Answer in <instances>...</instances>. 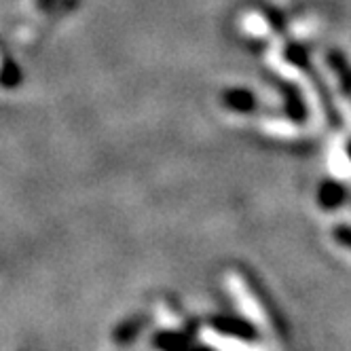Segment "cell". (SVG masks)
<instances>
[{"label":"cell","instance_id":"7","mask_svg":"<svg viewBox=\"0 0 351 351\" xmlns=\"http://www.w3.org/2000/svg\"><path fill=\"white\" fill-rule=\"evenodd\" d=\"M335 239H337L341 245H345V247L351 250V229H349V227H337V229H335Z\"/></svg>","mask_w":351,"mask_h":351},{"label":"cell","instance_id":"5","mask_svg":"<svg viewBox=\"0 0 351 351\" xmlns=\"http://www.w3.org/2000/svg\"><path fill=\"white\" fill-rule=\"evenodd\" d=\"M210 345H214L220 351H261L258 347L250 345L252 341H245V339H233V337H224L212 330V335H208Z\"/></svg>","mask_w":351,"mask_h":351},{"label":"cell","instance_id":"4","mask_svg":"<svg viewBox=\"0 0 351 351\" xmlns=\"http://www.w3.org/2000/svg\"><path fill=\"white\" fill-rule=\"evenodd\" d=\"M142 328H144V317H140V315L130 317V319L121 322V324L117 326V328H114L112 341L119 343V345H128V343H132V341L140 335Z\"/></svg>","mask_w":351,"mask_h":351},{"label":"cell","instance_id":"3","mask_svg":"<svg viewBox=\"0 0 351 351\" xmlns=\"http://www.w3.org/2000/svg\"><path fill=\"white\" fill-rule=\"evenodd\" d=\"M23 83V72L15 64V60L0 47V87L3 89H15Z\"/></svg>","mask_w":351,"mask_h":351},{"label":"cell","instance_id":"6","mask_svg":"<svg viewBox=\"0 0 351 351\" xmlns=\"http://www.w3.org/2000/svg\"><path fill=\"white\" fill-rule=\"evenodd\" d=\"M319 202L322 206L326 208H335L343 202V191L339 186H332V184H326L322 189V195H319Z\"/></svg>","mask_w":351,"mask_h":351},{"label":"cell","instance_id":"8","mask_svg":"<svg viewBox=\"0 0 351 351\" xmlns=\"http://www.w3.org/2000/svg\"><path fill=\"white\" fill-rule=\"evenodd\" d=\"M56 3V0H34V9L36 11H49V7H51Z\"/></svg>","mask_w":351,"mask_h":351},{"label":"cell","instance_id":"1","mask_svg":"<svg viewBox=\"0 0 351 351\" xmlns=\"http://www.w3.org/2000/svg\"><path fill=\"white\" fill-rule=\"evenodd\" d=\"M227 286H229L233 298L237 300L241 313L250 322H252L254 326H258V328H265V330L282 332L280 319L273 315L271 307H267L263 296L258 294V290L252 284L247 282L245 275H241L239 271H229L227 273Z\"/></svg>","mask_w":351,"mask_h":351},{"label":"cell","instance_id":"2","mask_svg":"<svg viewBox=\"0 0 351 351\" xmlns=\"http://www.w3.org/2000/svg\"><path fill=\"white\" fill-rule=\"evenodd\" d=\"M212 330L224 337H233V339H245V341H254L258 335L254 330V324H250L241 317H229V315H218L212 319Z\"/></svg>","mask_w":351,"mask_h":351}]
</instances>
